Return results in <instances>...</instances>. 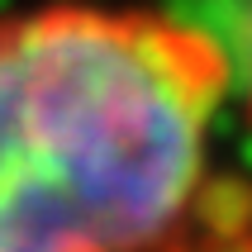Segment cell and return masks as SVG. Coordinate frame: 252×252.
<instances>
[{"label": "cell", "mask_w": 252, "mask_h": 252, "mask_svg": "<svg viewBox=\"0 0 252 252\" xmlns=\"http://www.w3.org/2000/svg\"><path fill=\"white\" fill-rule=\"evenodd\" d=\"M171 252H252V228L238 224V219H205Z\"/></svg>", "instance_id": "3957f363"}, {"label": "cell", "mask_w": 252, "mask_h": 252, "mask_svg": "<svg viewBox=\"0 0 252 252\" xmlns=\"http://www.w3.org/2000/svg\"><path fill=\"white\" fill-rule=\"evenodd\" d=\"M228 76L176 14L0 19V252H171L205 224Z\"/></svg>", "instance_id": "6da1fadb"}, {"label": "cell", "mask_w": 252, "mask_h": 252, "mask_svg": "<svg viewBox=\"0 0 252 252\" xmlns=\"http://www.w3.org/2000/svg\"><path fill=\"white\" fill-rule=\"evenodd\" d=\"M171 14L210 38L224 62L228 95H238L252 119V0H176Z\"/></svg>", "instance_id": "7a4b0ae2"}]
</instances>
